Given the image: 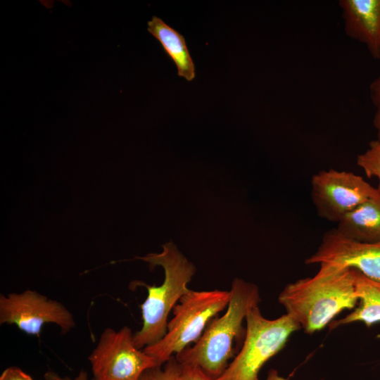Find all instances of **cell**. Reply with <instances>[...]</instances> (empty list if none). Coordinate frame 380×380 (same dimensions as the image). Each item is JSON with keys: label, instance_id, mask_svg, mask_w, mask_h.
Masks as SVG:
<instances>
[{"label": "cell", "instance_id": "cell-5", "mask_svg": "<svg viewBox=\"0 0 380 380\" xmlns=\"http://www.w3.org/2000/svg\"><path fill=\"white\" fill-rule=\"evenodd\" d=\"M246 321L240 351L215 380H260L259 372L264 365L284 348L292 334L301 329L286 313L274 319L265 318L258 306L249 310Z\"/></svg>", "mask_w": 380, "mask_h": 380}, {"label": "cell", "instance_id": "cell-9", "mask_svg": "<svg viewBox=\"0 0 380 380\" xmlns=\"http://www.w3.org/2000/svg\"><path fill=\"white\" fill-rule=\"evenodd\" d=\"M305 264L330 263L356 270L380 281V241L362 242L347 238L336 229L324 234L317 250Z\"/></svg>", "mask_w": 380, "mask_h": 380}, {"label": "cell", "instance_id": "cell-11", "mask_svg": "<svg viewBox=\"0 0 380 380\" xmlns=\"http://www.w3.org/2000/svg\"><path fill=\"white\" fill-rule=\"evenodd\" d=\"M336 229L343 236L362 242L380 241V193L377 192L346 214Z\"/></svg>", "mask_w": 380, "mask_h": 380}, {"label": "cell", "instance_id": "cell-18", "mask_svg": "<svg viewBox=\"0 0 380 380\" xmlns=\"http://www.w3.org/2000/svg\"><path fill=\"white\" fill-rule=\"evenodd\" d=\"M44 379L45 380H89L87 373L83 369L80 370L78 375L74 379H70L68 376H61L55 372L49 370L44 374Z\"/></svg>", "mask_w": 380, "mask_h": 380}, {"label": "cell", "instance_id": "cell-6", "mask_svg": "<svg viewBox=\"0 0 380 380\" xmlns=\"http://www.w3.org/2000/svg\"><path fill=\"white\" fill-rule=\"evenodd\" d=\"M133 336L127 326L103 331L88 356L94 380H139L146 370L158 367L153 357L136 347Z\"/></svg>", "mask_w": 380, "mask_h": 380}, {"label": "cell", "instance_id": "cell-20", "mask_svg": "<svg viewBox=\"0 0 380 380\" xmlns=\"http://www.w3.org/2000/svg\"><path fill=\"white\" fill-rule=\"evenodd\" d=\"M373 122H374V128L376 130V134H377L376 140L380 142V108H376V111L374 117Z\"/></svg>", "mask_w": 380, "mask_h": 380}, {"label": "cell", "instance_id": "cell-8", "mask_svg": "<svg viewBox=\"0 0 380 380\" xmlns=\"http://www.w3.org/2000/svg\"><path fill=\"white\" fill-rule=\"evenodd\" d=\"M47 323L58 325L63 334L76 326L73 315L61 303L36 291L0 295V324H13L25 334L39 336Z\"/></svg>", "mask_w": 380, "mask_h": 380}, {"label": "cell", "instance_id": "cell-4", "mask_svg": "<svg viewBox=\"0 0 380 380\" xmlns=\"http://www.w3.org/2000/svg\"><path fill=\"white\" fill-rule=\"evenodd\" d=\"M230 298V291L190 290L173 308L174 317L168 322L164 337L143 350L163 366L174 354L199 339L209 322L228 305Z\"/></svg>", "mask_w": 380, "mask_h": 380}, {"label": "cell", "instance_id": "cell-17", "mask_svg": "<svg viewBox=\"0 0 380 380\" xmlns=\"http://www.w3.org/2000/svg\"><path fill=\"white\" fill-rule=\"evenodd\" d=\"M0 380H33L32 378L20 368L11 366L3 371Z\"/></svg>", "mask_w": 380, "mask_h": 380}, {"label": "cell", "instance_id": "cell-16", "mask_svg": "<svg viewBox=\"0 0 380 380\" xmlns=\"http://www.w3.org/2000/svg\"><path fill=\"white\" fill-rule=\"evenodd\" d=\"M179 380H213L199 367L194 365H182Z\"/></svg>", "mask_w": 380, "mask_h": 380}, {"label": "cell", "instance_id": "cell-1", "mask_svg": "<svg viewBox=\"0 0 380 380\" xmlns=\"http://www.w3.org/2000/svg\"><path fill=\"white\" fill-rule=\"evenodd\" d=\"M319 265L315 275L288 284L278 297L286 314L308 334L324 329L342 311L355 308L358 301L353 269Z\"/></svg>", "mask_w": 380, "mask_h": 380}, {"label": "cell", "instance_id": "cell-21", "mask_svg": "<svg viewBox=\"0 0 380 380\" xmlns=\"http://www.w3.org/2000/svg\"><path fill=\"white\" fill-rule=\"evenodd\" d=\"M265 380H287L280 376L277 370L272 369L269 371L267 376Z\"/></svg>", "mask_w": 380, "mask_h": 380}, {"label": "cell", "instance_id": "cell-15", "mask_svg": "<svg viewBox=\"0 0 380 380\" xmlns=\"http://www.w3.org/2000/svg\"><path fill=\"white\" fill-rule=\"evenodd\" d=\"M182 365L175 356L170 357L163 365L146 370L139 380H179Z\"/></svg>", "mask_w": 380, "mask_h": 380}, {"label": "cell", "instance_id": "cell-12", "mask_svg": "<svg viewBox=\"0 0 380 380\" xmlns=\"http://www.w3.org/2000/svg\"><path fill=\"white\" fill-rule=\"evenodd\" d=\"M353 271L355 293L360 304L348 315L332 321L329 324L330 329L357 322L367 327L380 322V281L372 280L356 270Z\"/></svg>", "mask_w": 380, "mask_h": 380}, {"label": "cell", "instance_id": "cell-2", "mask_svg": "<svg viewBox=\"0 0 380 380\" xmlns=\"http://www.w3.org/2000/svg\"><path fill=\"white\" fill-rule=\"evenodd\" d=\"M224 314L209 322L193 346L175 355L178 362L196 365L213 380L222 375L229 361L236 356L233 343L240 337H245L243 322L249 310L261 301L258 287L241 279H234Z\"/></svg>", "mask_w": 380, "mask_h": 380}, {"label": "cell", "instance_id": "cell-10", "mask_svg": "<svg viewBox=\"0 0 380 380\" xmlns=\"http://www.w3.org/2000/svg\"><path fill=\"white\" fill-rule=\"evenodd\" d=\"M338 4L346 34L380 59V0H341Z\"/></svg>", "mask_w": 380, "mask_h": 380}, {"label": "cell", "instance_id": "cell-3", "mask_svg": "<svg viewBox=\"0 0 380 380\" xmlns=\"http://www.w3.org/2000/svg\"><path fill=\"white\" fill-rule=\"evenodd\" d=\"M135 259L148 262L151 270L161 266L165 272L164 280L160 286L134 281L146 287L148 293L141 305L142 327L133 336L136 347L141 349L157 343L165 335L169 313L191 290L187 284L196 272V267L171 241L163 245L160 253H149Z\"/></svg>", "mask_w": 380, "mask_h": 380}, {"label": "cell", "instance_id": "cell-19", "mask_svg": "<svg viewBox=\"0 0 380 380\" xmlns=\"http://www.w3.org/2000/svg\"><path fill=\"white\" fill-rule=\"evenodd\" d=\"M369 89L374 105L380 108V75L371 83Z\"/></svg>", "mask_w": 380, "mask_h": 380}, {"label": "cell", "instance_id": "cell-7", "mask_svg": "<svg viewBox=\"0 0 380 380\" xmlns=\"http://www.w3.org/2000/svg\"><path fill=\"white\" fill-rule=\"evenodd\" d=\"M374 188L362 177L334 169L312 177L311 198L319 217L338 222L346 214L374 196Z\"/></svg>", "mask_w": 380, "mask_h": 380}, {"label": "cell", "instance_id": "cell-13", "mask_svg": "<svg viewBox=\"0 0 380 380\" xmlns=\"http://www.w3.org/2000/svg\"><path fill=\"white\" fill-rule=\"evenodd\" d=\"M148 31L158 40L165 51L174 61L178 75L189 82L193 80L196 76L195 65L184 37L156 15L148 22Z\"/></svg>", "mask_w": 380, "mask_h": 380}, {"label": "cell", "instance_id": "cell-14", "mask_svg": "<svg viewBox=\"0 0 380 380\" xmlns=\"http://www.w3.org/2000/svg\"><path fill=\"white\" fill-rule=\"evenodd\" d=\"M357 164L368 177L378 179L376 189L380 193V142L376 139L372 141L368 148L357 156Z\"/></svg>", "mask_w": 380, "mask_h": 380}]
</instances>
